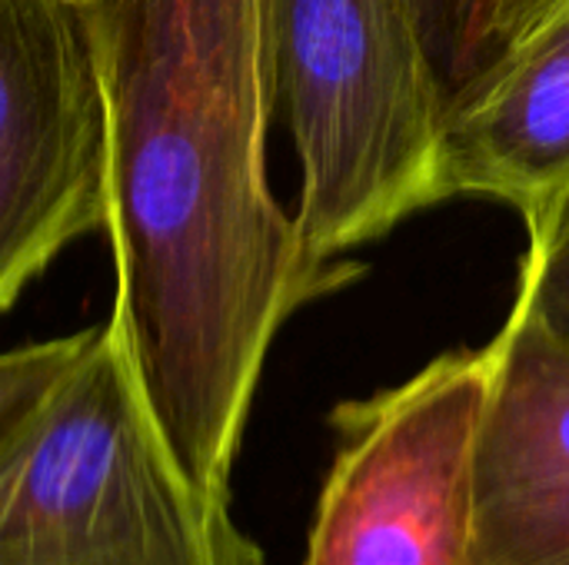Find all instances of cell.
I'll list each match as a JSON object with an SVG mask.
<instances>
[{
  "label": "cell",
  "mask_w": 569,
  "mask_h": 565,
  "mask_svg": "<svg viewBox=\"0 0 569 565\" xmlns=\"http://www.w3.org/2000/svg\"><path fill=\"white\" fill-rule=\"evenodd\" d=\"M93 330L97 326H87L70 336L0 350V446L40 406V400L73 366V360L87 350Z\"/></svg>",
  "instance_id": "obj_10"
},
{
  "label": "cell",
  "mask_w": 569,
  "mask_h": 565,
  "mask_svg": "<svg viewBox=\"0 0 569 565\" xmlns=\"http://www.w3.org/2000/svg\"><path fill=\"white\" fill-rule=\"evenodd\" d=\"M0 565H263L183 473L113 320L0 446Z\"/></svg>",
  "instance_id": "obj_2"
},
{
  "label": "cell",
  "mask_w": 569,
  "mask_h": 565,
  "mask_svg": "<svg viewBox=\"0 0 569 565\" xmlns=\"http://www.w3.org/2000/svg\"><path fill=\"white\" fill-rule=\"evenodd\" d=\"M477 565H569V343L523 300L490 343Z\"/></svg>",
  "instance_id": "obj_6"
},
{
  "label": "cell",
  "mask_w": 569,
  "mask_h": 565,
  "mask_svg": "<svg viewBox=\"0 0 569 565\" xmlns=\"http://www.w3.org/2000/svg\"><path fill=\"white\" fill-rule=\"evenodd\" d=\"M490 346L337 406L307 565H477V440Z\"/></svg>",
  "instance_id": "obj_4"
},
{
  "label": "cell",
  "mask_w": 569,
  "mask_h": 565,
  "mask_svg": "<svg viewBox=\"0 0 569 565\" xmlns=\"http://www.w3.org/2000/svg\"><path fill=\"white\" fill-rule=\"evenodd\" d=\"M277 110L287 120L310 270L447 200L443 110L400 0H267Z\"/></svg>",
  "instance_id": "obj_3"
},
{
  "label": "cell",
  "mask_w": 569,
  "mask_h": 565,
  "mask_svg": "<svg viewBox=\"0 0 569 565\" xmlns=\"http://www.w3.org/2000/svg\"><path fill=\"white\" fill-rule=\"evenodd\" d=\"M517 300L569 343V186L533 220Z\"/></svg>",
  "instance_id": "obj_9"
},
{
  "label": "cell",
  "mask_w": 569,
  "mask_h": 565,
  "mask_svg": "<svg viewBox=\"0 0 569 565\" xmlns=\"http://www.w3.org/2000/svg\"><path fill=\"white\" fill-rule=\"evenodd\" d=\"M107 107L120 330L190 483L230 476L280 326L330 290L267 180V0H77Z\"/></svg>",
  "instance_id": "obj_1"
},
{
  "label": "cell",
  "mask_w": 569,
  "mask_h": 565,
  "mask_svg": "<svg viewBox=\"0 0 569 565\" xmlns=\"http://www.w3.org/2000/svg\"><path fill=\"white\" fill-rule=\"evenodd\" d=\"M447 196H487L533 223L569 186V0L503 73L443 120Z\"/></svg>",
  "instance_id": "obj_7"
},
{
  "label": "cell",
  "mask_w": 569,
  "mask_h": 565,
  "mask_svg": "<svg viewBox=\"0 0 569 565\" xmlns=\"http://www.w3.org/2000/svg\"><path fill=\"white\" fill-rule=\"evenodd\" d=\"M107 230V107L77 0H0V316Z\"/></svg>",
  "instance_id": "obj_5"
},
{
  "label": "cell",
  "mask_w": 569,
  "mask_h": 565,
  "mask_svg": "<svg viewBox=\"0 0 569 565\" xmlns=\"http://www.w3.org/2000/svg\"><path fill=\"white\" fill-rule=\"evenodd\" d=\"M563 0H400L443 120L473 103Z\"/></svg>",
  "instance_id": "obj_8"
}]
</instances>
